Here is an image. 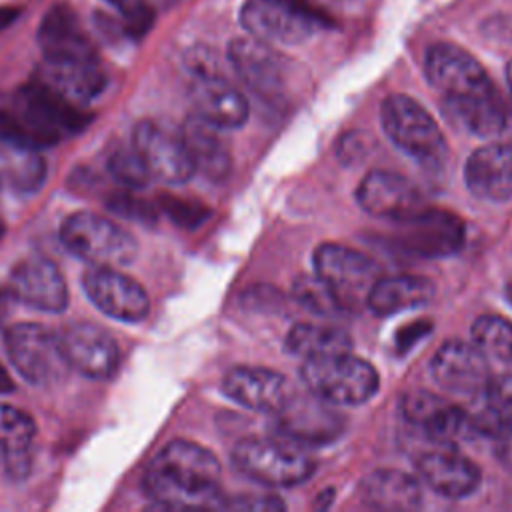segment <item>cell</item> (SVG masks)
<instances>
[{
	"label": "cell",
	"mask_w": 512,
	"mask_h": 512,
	"mask_svg": "<svg viewBox=\"0 0 512 512\" xmlns=\"http://www.w3.org/2000/svg\"><path fill=\"white\" fill-rule=\"evenodd\" d=\"M424 72L442 94L450 114L472 134L492 138L506 132L508 108L482 64L464 48L446 42L430 46Z\"/></svg>",
	"instance_id": "obj_1"
},
{
	"label": "cell",
	"mask_w": 512,
	"mask_h": 512,
	"mask_svg": "<svg viewBox=\"0 0 512 512\" xmlns=\"http://www.w3.org/2000/svg\"><path fill=\"white\" fill-rule=\"evenodd\" d=\"M36 38L44 56V82L78 104L106 88L96 46L68 4H56L42 16Z\"/></svg>",
	"instance_id": "obj_2"
},
{
	"label": "cell",
	"mask_w": 512,
	"mask_h": 512,
	"mask_svg": "<svg viewBox=\"0 0 512 512\" xmlns=\"http://www.w3.org/2000/svg\"><path fill=\"white\" fill-rule=\"evenodd\" d=\"M144 488L166 508H208L220 504V462L190 440L168 442L148 464Z\"/></svg>",
	"instance_id": "obj_3"
},
{
	"label": "cell",
	"mask_w": 512,
	"mask_h": 512,
	"mask_svg": "<svg viewBox=\"0 0 512 512\" xmlns=\"http://www.w3.org/2000/svg\"><path fill=\"white\" fill-rule=\"evenodd\" d=\"M90 118L78 102L36 78L18 90L12 104L0 106V140L38 150L82 130Z\"/></svg>",
	"instance_id": "obj_4"
},
{
	"label": "cell",
	"mask_w": 512,
	"mask_h": 512,
	"mask_svg": "<svg viewBox=\"0 0 512 512\" xmlns=\"http://www.w3.org/2000/svg\"><path fill=\"white\" fill-rule=\"evenodd\" d=\"M232 464L246 478L274 488L302 484L316 468L302 444L278 434L240 440L232 448Z\"/></svg>",
	"instance_id": "obj_5"
},
{
	"label": "cell",
	"mask_w": 512,
	"mask_h": 512,
	"mask_svg": "<svg viewBox=\"0 0 512 512\" xmlns=\"http://www.w3.org/2000/svg\"><path fill=\"white\" fill-rule=\"evenodd\" d=\"M302 380L314 396L344 406L364 404L378 390V372L374 366L352 352L304 360Z\"/></svg>",
	"instance_id": "obj_6"
},
{
	"label": "cell",
	"mask_w": 512,
	"mask_h": 512,
	"mask_svg": "<svg viewBox=\"0 0 512 512\" xmlns=\"http://www.w3.org/2000/svg\"><path fill=\"white\" fill-rule=\"evenodd\" d=\"M380 122L386 136L422 166H438L446 156V140L436 120L410 96L392 94L382 102Z\"/></svg>",
	"instance_id": "obj_7"
},
{
	"label": "cell",
	"mask_w": 512,
	"mask_h": 512,
	"mask_svg": "<svg viewBox=\"0 0 512 512\" xmlns=\"http://www.w3.org/2000/svg\"><path fill=\"white\" fill-rule=\"evenodd\" d=\"M4 346L16 372L30 384L52 386L70 372L60 334L42 324L22 322L12 326L4 336Z\"/></svg>",
	"instance_id": "obj_8"
},
{
	"label": "cell",
	"mask_w": 512,
	"mask_h": 512,
	"mask_svg": "<svg viewBox=\"0 0 512 512\" xmlns=\"http://www.w3.org/2000/svg\"><path fill=\"white\" fill-rule=\"evenodd\" d=\"M60 238L64 246L92 266H126L136 256V240L122 226L94 212L70 214Z\"/></svg>",
	"instance_id": "obj_9"
},
{
	"label": "cell",
	"mask_w": 512,
	"mask_h": 512,
	"mask_svg": "<svg viewBox=\"0 0 512 512\" xmlns=\"http://www.w3.org/2000/svg\"><path fill=\"white\" fill-rule=\"evenodd\" d=\"M314 268V274L332 290L346 312L366 306L368 292L380 278V268L370 256L336 242L316 248Z\"/></svg>",
	"instance_id": "obj_10"
},
{
	"label": "cell",
	"mask_w": 512,
	"mask_h": 512,
	"mask_svg": "<svg viewBox=\"0 0 512 512\" xmlns=\"http://www.w3.org/2000/svg\"><path fill=\"white\" fill-rule=\"evenodd\" d=\"M240 22L250 36L276 44L304 42L318 28L314 14L290 0H248L240 10Z\"/></svg>",
	"instance_id": "obj_11"
},
{
	"label": "cell",
	"mask_w": 512,
	"mask_h": 512,
	"mask_svg": "<svg viewBox=\"0 0 512 512\" xmlns=\"http://www.w3.org/2000/svg\"><path fill=\"white\" fill-rule=\"evenodd\" d=\"M400 410L402 418L436 446H454L474 432L466 410L428 390L406 394L400 402Z\"/></svg>",
	"instance_id": "obj_12"
},
{
	"label": "cell",
	"mask_w": 512,
	"mask_h": 512,
	"mask_svg": "<svg viewBox=\"0 0 512 512\" xmlns=\"http://www.w3.org/2000/svg\"><path fill=\"white\" fill-rule=\"evenodd\" d=\"M142 158L148 174L164 184H184L194 174L192 160L184 146L182 134L160 122L144 120L134 130L132 144Z\"/></svg>",
	"instance_id": "obj_13"
},
{
	"label": "cell",
	"mask_w": 512,
	"mask_h": 512,
	"mask_svg": "<svg viewBox=\"0 0 512 512\" xmlns=\"http://www.w3.org/2000/svg\"><path fill=\"white\" fill-rule=\"evenodd\" d=\"M356 200L370 216L392 222H402L424 210L418 186L390 170L368 172L358 184Z\"/></svg>",
	"instance_id": "obj_14"
},
{
	"label": "cell",
	"mask_w": 512,
	"mask_h": 512,
	"mask_svg": "<svg viewBox=\"0 0 512 512\" xmlns=\"http://www.w3.org/2000/svg\"><path fill=\"white\" fill-rule=\"evenodd\" d=\"M278 436L294 440L302 446L324 444L334 440L342 430V418L330 408V402L314 396H292L274 414Z\"/></svg>",
	"instance_id": "obj_15"
},
{
	"label": "cell",
	"mask_w": 512,
	"mask_h": 512,
	"mask_svg": "<svg viewBox=\"0 0 512 512\" xmlns=\"http://www.w3.org/2000/svg\"><path fill=\"white\" fill-rule=\"evenodd\" d=\"M82 282L88 298L106 316L122 322H138L150 310V300L142 284L112 266H92Z\"/></svg>",
	"instance_id": "obj_16"
},
{
	"label": "cell",
	"mask_w": 512,
	"mask_h": 512,
	"mask_svg": "<svg viewBox=\"0 0 512 512\" xmlns=\"http://www.w3.org/2000/svg\"><path fill=\"white\" fill-rule=\"evenodd\" d=\"M398 224L400 234L396 242L404 252L420 258L450 256L464 242V226L450 212L424 208Z\"/></svg>",
	"instance_id": "obj_17"
},
{
	"label": "cell",
	"mask_w": 512,
	"mask_h": 512,
	"mask_svg": "<svg viewBox=\"0 0 512 512\" xmlns=\"http://www.w3.org/2000/svg\"><path fill=\"white\" fill-rule=\"evenodd\" d=\"M430 372L440 388L454 394H478L490 380L488 358L474 342L462 340L444 342L430 362Z\"/></svg>",
	"instance_id": "obj_18"
},
{
	"label": "cell",
	"mask_w": 512,
	"mask_h": 512,
	"mask_svg": "<svg viewBox=\"0 0 512 512\" xmlns=\"http://www.w3.org/2000/svg\"><path fill=\"white\" fill-rule=\"evenodd\" d=\"M60 338L70 368L96 380L110 378L116 372L120 350L116 340L102 326L76 322L70 324Z\"/></svg>",
	"instance_id": "obj_19"
},
{
	"label": "cell",
	"mask_w": 512,
	"mask_h": 512,
	"mask_svg": "<svg viewBox=\"0 0 512 512\" xmlns=\"http://www.w3.org/2000/svg\"><path fill=\"white\" fill-rule=\"evenodd\" d=\"M416 472L430 490L450 500L474 494L482 482L480 468L454 446H438L418 456Z\"/></svg>",
	"instance_id": "obj_20"
},
{
	"label": "cell",
	"mask_w": 512,
	"mask_h": 512,
	"mask_svg": "<svg viewBox=\"0 0 512 512\" xmlns=\"http://www.w3.org/2000/svg\"><path fill=\"white\" fill-rule=\"evenodd\" d=\"M8 292L14 300L42 312H62L68 304V288L60 268L42 256H30L16 264Z\"/></svg>",
	"instance_id": "obj_21"
},
{
	"label": "cell",
	"mask_w": 512,
	"mask_h": 512,
	"mask_svg": "<svg viewBox=\"0 0 512 512\" xmlns=\"http://www.w3.org/2000/svg\"><path fill=\"white\" fill-rule=\"evenodd\" d=\"M228 60L238 78L258 96H274L286 80L282 56L258 38H236L228 46Z\"/></svg>",
	"instance_id": "obj_22"
},
{
	"label": "cell",
	"mask_w": 512,
	"mask_h": 512,
	"mask_svg": "<svg viewBox=\"0 0 512 512\" xmlns=\"http://www.w3.org/2000/svg\"><path fill=\"white\" fill-rule=\"evenodd\" d=\"M222 390L240 406L270 414H276L292 396V388L280 372L258 366L232 368L222 380Z\"/></svg>",
	"instance_id": "obj_23"
},
{
	"label": "cell",
	"mask_w": 512,
	"mask_h": 512,
	"mask_svg": "<svg viewBox=\"0 0 512 512\" xmlns=\"http://www.w3.org/2000/svg\"><path fill=\"white\" fill-rule=\"evenodd\" d=\"M192 76L194 80L190 84V100L194 114L222 130L238 128L246 122L248 102L238 88H234L218 72Z\"/></svg>",
	"instance_id": "obj_24"
},
{
	"label": "cell",
	"mask_w": 512,
	"mask_h": 512,
	"mask_svg": "<svg viewBox=\"0 0 512 512\" xmlns=\"http://www.w3.org/2000/svg\"><path fill=\"white\" fill-rule=\"evenodd\" d=\"M464 182L480 200L504 202L512 198V146L486 144L476 148L464 164Z\"/></svg>",
	"instance_id": "obj_25"
},
{
	"label": "cell",
	"mask_w": 512,
	"mask_h": 512,
	"mask_svg": "<svg viewBox=\"0 0 512 512\" xmlns=\"http://www.w3.org/2000/svg\"><path fill=\"white\" fill-rule=\"evenodd\" d=\"M222 128L206 122L198 114L186 118L180 134L194 172H202L210 180H224L232 166V156L222 138Z\"/></svg>",
	"instance_id": "obj_26"
},
{
	"label": "cell",
	"mask_w": 512,
	"mask_h": 512,
	"mask_svg": "<svg viewBox=\"0 0 512 512\" xmlns=\"http://www.w3.org/2000/svg\"><path fill=\"white\" fill-rule=\"evenodd\" d=\"M434 298V284L428 278L398 274L380 276L368 292L366 306L378 316H392L404 310L426 306Z\"/></svg>",
	"instance_id": "obj_27"
},
{
	"label": "cell",
	"mask_w": 512,
	"mask_h": 512,
	"mask_svg": "<svg viewBox=\"0 0 512 512\" xmlns=\"http://www.w3.org/2000/svg\"><path fill=\"white\" fill-rule=\"evenodd\" d=\"M36 424L30 414L10 404H0V468L10 476H22L32 462Z\"/></svg>",
	"instance_id": "obj_28"
},
{
	"label": "cell",
	"mask_w": 512,
	"mask_h": 512,
	"mask_svg": "<svg viewBox=\"0 0 512 512\" xmlns=\"http://www.w3.org/2000/svg\"><path fill=\"white\" fill-rule=\"evenodd\" d=\"M360 498L376 510H412L422 502V488L406 472L374 470L360 482Z\"/></svg>",
	"instance_id": "obj_29"
},
{
	"label": "cell",
	"mask_w": 512,
	"mask_h": 512,
	"mask_svg": "<svg viewBox=\"0 0 512 512\" xmlns=\"http://www.w3.org/2000/svg\"><path fill=\"white\" fill-rule=\"evenodd\" d=\"M484 408L470 416L472 430L498 438L512 430V374L490 376L484 386Z\"/></svg>",
	"instance_id": "obj_30"
},
{
	"label": "cell",
	"mask_w": 512,
	"mask_h": 512,
	"mask_svg": "<svg viewBox=\"0 0 512 512\" xmlns=\"http://www.w3.org/2000/svg\"><path fill=\"white\" fill-rule=\"evenodd\" d=\"M284 344L290 354L300 356L304 360L352 350V340L342 328L310 322L292 326Z\"/></svg>",
	"instance_id": "obj_31"
},
{
	"label": "cell",
	"mask_w": 512,
	"mask_h": 512,
	"mask_svg": "<svg viewBox=\"0 0 512 512\" xmlns=\"http://www.w3.org/2000/svg\"><path fill=\"white\" fill-rule=\"evenodd\" d=\"M46 176V164L34 148L0 140V180L20 192H34Z\"/></svg>",
	"instance_id": "obj_32"
},
{
	"label": "cell",
	"mask_w": 512,
	"mask_h": 512,
	"mask_svg": "<svg viewBox=\"0 0 512 512\" xmlns=\"http://www.w3.org/2000/svg\"><path fill=\"white\" fill-rule=\"evenodd\" d=\"M472 342L486 358L512 366V322L498 314L478 316L472 324Z\"/></svg>",
	"instance_id": "obj_33"
},
{
	"label": "cell",
	"mask_w": 512,
	"mask_h": 512,
	"mask_svg": "<svg viewBox=\"0 0 512 512\" xmlns=\"http://www.w3.org/2000/svg\"><path fill=\"white\" fill-rule=\"evenodd\" d=\"M292 294L302 308L318 316H338L346 312L332 290L316 274L298 276L292 284Z\"/></svg>",
	"instance_id": "obj_34"
},
{
	"label": "cell",
	"mask_w": 512,
	"mask_h": 512,
	"mask_svg": "<svg viewBox=\"0 0 512 512\" xmlns=\"http://www.w3.org/2000/svg\"><path fill=\"white\" fill-rule=\"evenodd\" d=\"M108 170L116 182H120L124 188H130V190L144 188L152 180L134 146L114 150L108 158Z\"/></svg>",
	"instance_id": "obj_35"
},
{
	"label": "cell",
	"mask_w": 512,
	"mask_h": 512,
	"mask_svg": "<svg viewBox=\"0 0 512 512\" xmlns=\"http://www.w3.org/2000/svg\"><path fill=\"white\" fill-rule=\"evenodd\" d=\"M122 18V32L130 38H142L154 24V10L146 0H104Z\"/></svg>",
	"instance_id": "obj_36"
},
{
	"label": "cell",
	"mask_w": 512,
	"mask_h": 512,
	"mask_svg": "<svg viewBox=\"0 0 512 512\" xmlns=\"http://www.w3.org/2000/svg\"><path fill=\"white\" fill-rule=\"evenodd\" d=\"M110 210H114L116 214L130 218V220H138V222H152L156 218V210L142 198H138L136 194L130 192V188L116 192L110 200H108Z\"/></svg>",
	"instance_id": "obj_37"
},
{
	"label": "cell",
	"mask_w": 512,
	"mask_h": 512,
	"mask_svg": "<svg viewBox=\"0 0 512 512\" xmlns=\"http://www.w3.org/2000/svg\"><path fill=\"white\" fill-rule=\"evenodd\" d=\"M158 204H160V210H164L178 224H196L204 216V210L200 206H196L188 200H182V198L162 196Z\"/></svg>",
	"instance_id": "obj_38"
},
{
	"label": "cell",
	"mask_w": 512,
	"mask_h": 512,
	"mask_svg": "<svg viewBox=\"0 0 512 512\" xmlns=\"http://www.w3.org/2000/svg\"><path fill=\"white\" fill-rule=\"evenodd\" d=\"M234 508H258V510H278L284 508L282 500L276 496H256V498H242L238 502H230Z\"/></svg>",
	"instance_id": "obj_39"
},
{
	"label": "cell",
	"mask_w": 512,
	"mask_h": 512,
	"mask_svg": "<svg viewBox=\"0 0 512 512\" xmlns=\"http://www.w3.org/2000/svg\"><path fill=\"white\" fill-rule=\"evenodd\" d=\"M496 440V458L504 468L512 472V430L504 432L502 436L494 438Z\"/></svg>",
	"instance_id": "obj_40"
},
{
	"label": "cell",
	"mask_w": 512,
	"mask_h": 512,
	"mask_svg": "<svg viewBox=\"0 0 512 512\" xmlns=\"http://www.w3.org/2000/svg\"><path fill=\"white\" fill-rule=\"evenodd\" d=\"M20 16V10L18 8H12V6H2L0 8V30L8 28L16 18Z\"/></svg>",
	"instance_id": "obj_41"
},
{
	"label": "cell",
	"mask_w": 512,
	"mask_h": 512,
	"mask_svg": "<svg viewBox=\"0 0 512 512\" xmlns=\"http://www.w3.org/2000/svg\"><path fill=\"white\" fill-rule=\"evenodd\" d=\"M506 80H508V86H510V92H512V60L506 66Z\"/></svg>",
	"instance_id": "obj_42"
},
{
	"label": "cell",
	"mask_w": 512,
	"mask_h": 512,
	"mask_svg": "<svg viewBox=\"0 0 512 512\" xmlns=\"http://www.w3.org/2000/svg\"><path fill=\"white\" fill-rule=\"evenodd\" d=\"M506 298L510 300V304H512V284H508L506 286Z\"/></svg>",
	"instance_id": "obj_43"
},
{
	"label": "cell",
	"mask_w": 512,
	"mask_h": 512,
	"mask_svg": "<svg viewBox=\"0 0 512 512\" xmlns=\"http://www.w3.org/2000/svg\"><path fill=\"white\" fill-rule=\"evenodd\" d=\"M4 234V224H2V220H0V236Z\"/></svg>",
	"instance_id": "obj_44"
},
{
	"label": "cell",
	"mask_w": 512,
	"mask_h": 512,
	"mask_svg": "<svg viewBox=\"0 0 512 512\" xmlns=\"http://www.w3.org/2000/svg\"><path fill=\"white\" fill-rule=\"evenodd\" d=\"M290 2H300V0H290ZM302 4V2H300Z\"/></svg>",
	"instance_id": "obj_45"
}]
</instances>
